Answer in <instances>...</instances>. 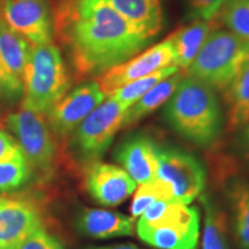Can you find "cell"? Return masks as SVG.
<instances>
[{"label": "cell", "instance_id": "44dd1931", "mask_svg": "<svg viewBox=\"0 0 249 249\" xmlns=\"http://www.w3.org/2000/svg\"><path fill=\"white\" fill-rule=\"evenodd\" d=\"M232 226L240 249H249V181L235 180L229 187Z\"/></svg>", "mask_w": 249, "mask_h": 249}, {"label": "cell", "instance_id": "8992f818", "mask_svg": "<svg viewBox=\"0 0 249 249\" xmlns=\"http://www.w3.org/2000/svg\"><path fill=\"white\" fill-rule=\"evenodd\" d=\"M128 108L107 97L81 123L71 135V145L86 163L98 160L110 148L114 136L123 128Z\"/></svg>", "mask_w": 249, "mask_h": 249}, {"label": "cell", "instance_id": "7402d4cb", "mask_svg": "<svg viewBox=\"0 0 249 249\" xmlns=\"http://www.w3.org/2000/svg\"><path fill=\"white\" fill-rule=\"evenodd\" d=\"M200 200L205 214L202 249H231L225 213L210 196L201 194Z\"/></svg>", "mask_w": 249, "mask_h": 249}, {"label": "cell", "instance_id": "4316f807", "mask_svg": "<svg viewBox=\"0 0 249 249\" xmlns=\"http://www.w3.org/2000/svg\"><path fill=\"white\" fill-rule=\"evenodd\" d=\"M187 15L192 21H213L226 0H186Z\"/></svg>", "mask_w": 249, "mask_h": 249}, {"label": "cell", "instance_id": "52a82bcc", "mask_svg": "<svg viewBox=\"0 0 249 249\" xmlns=\"http://www.w3.org/2000/svg\"><path fill=\"white\" fill-rule=\"evenodd\" d=\"M6 126L14 134L30 169L46 173L55 158V138L50 129L46 116L21 107L6 118Z\"/></svg>", "mask_w": 249, "mask_h": 249}, {"label": "cell", "instance_id": "9c48e42d", "mask_svg": "<svg viewBox=\"0 0 249 249\" xmlns=\"http://www.w3.org/2000/svg\"><path fill=\"white\" fill-rule=\"evenodd\" d=\"M177 66L172 34L160 43L134 55L123 64L112 67L96 81L107 98L117 89L164 68Z\"/></svg>", "mask_w": 249, "mask_h": 249}, {"label": "cell", "instance_id": "ac0fdd59", "mask_svg": "<svg viewBox=\"0 0 249 249\" xmlns=\"http://www.w3.org/2000/svg\"><path fill=\"white\" fill-rule=\"evenodd\" d=\"M213 21H193L189 26L180 28L172 34L173 45L177 55V67L180 71H187L194 61L210 31L213 29Z\"/></svg>", "mask_w": 249, "mask_h": 249}, {"label": "cell", "instance_id": "ba28073f", "mask_svg": "<svg viewBox=\"0 0 249 249\" xmlns=\"http://www.w3.org/2000/svg\"><path fill=\"white\" fill-rule=\"evenodd\" d=\"M157 178L171 186L177 201L189 204L205 187V170L194 155L176 147L157 144Z\"/></svg>", "mask_w": 249, "mask_h": 249}, {"label": "cell", "instance_id": "1f68e13d", "mask_svg": "<svg viewBox=\"0 0 249 249\" xmlns=\"http://www.w3.org/2000/svg\"><path fill=\"white\" fill-rule=\"evenodd\" d=\"M1 9H2V2H0V18H2L1 17Z\"/></svg>", "mask_w": 249, "mask_h": 249}, {"label": "cell", "instance_id": "d6a6232c", "mask_svg": "<svg viewBox=\"0 0 249 249\" xmlns=\"http://www.w3.org/2000/svg\"><path fill=\"white\" fill-rule=\"evenodd\" d=\"M0 2H4V0H0Z\"/></svg>", "mask_w": 249, "mask_h": 249}, {"label": "cell", "instance_id": "d4e9b609", "mask_svg": "<svg viewBox=\"0 0 249 249\" xmlns=\"http://www.w3.org/2000/svg\"><path fill=\"white\" fill-rule=\"evenodd\" d=\"M160 200H176L169 183L160 178H156L152 181L140 185L138 191L134 194L132 208H130L133 218L142 216L149 205Z\"/></svg>", "mask_w": 249, "mask_h": 249}, {"label": "cell", "instance_id": "6da1fadb", "mask_svg": "<svg viewBox=\"0 0 249 249\" xmlns=\"http://www.w3.org/2000/svg\"><path fill=\"white\" fill-rule=\"evenodd\" d=\"M52 13L54 36L76 80L97 79L152 42L107 0H60Z\"/></svg>", "mask_w": 249, "mask_h": 249}, {"label": "cell", "instance_id": "ffe728a7", "mask_svg": "<svg viewBox=\"0 0 249 249\" xmlns=\"http://www.w3.org/2000/svg\"><path fill=\"white\" fill-rule=\"evenodd\" d=\"M227 105V127L244 128L249 121V61L224 90Z\"/></svg>", "mask_w": 249, "mask_h": 249}, {"label": "cell", "instance_id": "5bb4252c", "mask_svg": "<svg viewBox=\"0 0 249 249\" xmlns=\"http://www.w3.org/2000/svg\"><path fill=\"white\" fill-rule=\"evenodd\" d=\"M114 158L140 185L157 178V144L147 135L139 133L124 139L117 145Z\"/></svg>", "mask_w": 249, "mask_h": 249}, {"label": "cell", "instance_id": "30bf717a", "mask_svg": "<svg viewBox=\"0 0 249 249\" xmlns=\"http://www.w3.org/2000/svg\"><path fill=\"white\" fill-rule=\"evenodd\" d=\"M1 17L9 29L31 46L52 43L53 13L49 0H4Z\"/></svg>", "mask_w": 249, "mask_h": 249}, {"label": "cell", "instance_id": "e0dca14e", "mask_svg": "<svg viewBox=\"0 0 249 249\" xmlns=\"http://www.w3.org/2000/svg\"><path fill=\"white\" fill-rule=\"evenodd\" d=\"M124 20L154 40L165 23L161 0H107Z\"/></svg>", "mask_w": 249, "mask_h": 249}, {"label": "cell", "instance_id": "5b68a950", "mask_svg": "<svg viewBox=\"0 0 249 249\" xmlns=\"http://www.w3.org/2000/svg\"><path fill=\"white\" fill-rule=\"evenodd\" d=\"M248 61L249 43L214 27L187 70V76L224 91Z\"/></svg>", "mask_w": 249, "mask_h": 249}, {"label": "cell", "instance_id": "8fae6325", "mask_svg": "<svg viewBox=\"0 0 249 249\" xmlns=\"http://www.w3.org/2000/svg\"><path fill=\"white\" fill-rule=\"evenodd\" d=\"M107 96L97 81L81 83L59 101L46 114L49 127L54 138L70 139L77 126L101 105Z\"/></svg>", "mask_w": 249, "mask_h": 249}, {"label": "cell", "instance_id": "4fadbf2b", "mask_svg": "<svg viewBox=\"0 0 249 249\" xmlns=\"http://www.w3.org/2000/svg\"><path fill=\"white\" fill-rule=\"evenodd\" d=\"M85 185L93 200L104 207H117L136 189V182L124 169L98 160L88 164Z\"/></svg>", "mask_w": 249, "mask_h": 249}, {"label": "cell", "instance_id": "603a6c76", "mask_svg": "<svg viewBox=\"0 0 249 249\" xmlns=\"http://www.w3.org/2000/svg\"><path fill=\"white\" fill-rule=\"evenodd\" d=\"M179 71L180 70L177 66H172L155 71V73L149 74L147 76L141 77V79H138L133 81V82H129L127 85L123 86L121 88L112 92L108 97L114 98L120 104H123L124 107L129 108L140 98L143 97L149 90H151L156 85H158L160 81L173 75V74L178 73Z\"/></svg>", "mask_w": 249, "mask_h": 249}, {"label": "cell", "instance_id": "83f0119b", "mask_svg": "<svg viewBox=\"0 0 249 249\" xmlns=\"http://www.w3.org/2000/svg\"><path fill=\"white\" fill-rule=\"evenodd\" d=\"M18 249H64L60 241L42 226L27 236Z\"/></svg>", "mask_w": 249, "mask_h": 249}, {"label": "cell", "instance_id": "f1b7e54d", "mask_svg": "<svg viewBox=\"0 0 249 249\" xmlns=\"http://www.w3.org/2000/svg\"><path fill=\"white\" fill-rule=\"evenodd\" d=\"M21 149L18 142L9 134L0 130V161H5L20 154Z\"/></svg>", "mask_w": 249, "mask_h": 249}, {"label": "cell", "instance_id": "4dcf8cb0", "mask_svg": "<svg viewBox=\"0 0 249 249\" xmlns=\"http://www.w3.org/2000/svg\"><path fill=\"white\" fill-rule=\"evenodd\" d=\"M91 249H140L139 247L134 245H113V246H107V247H97V248H91Z\"/></svg>", "mask_w": 249, "mask_h": 249}, {"label": "cell", "instance_id": "f546056e", "mask_svg": "<svg viewBox=\"0 0 249 249\" xmlns=\"http://www.w3.org/2000/svg\"><path fill=\"white\" fill-rule=\"evenodd\" d=\"M239 148L245 155L249 156V121L242 128V132L239 136Z\"/></svg>", "mask_w": 249, "mask_h": 249}, {"label": "cell", "instance_id": "7c38bea8", "mask_svg": "<svg viewBox=\"0 0 249 249\" xmlns=\"http://www.w3.org/2000/svg\"><path fill=\"white\" fill-rule=\"evenodd\" d=\"M31 45L0 18V102L14 105L23 95L24 71Z\"/></svg>", "mask_w": 249, "mask_h": 249}, {"label": "cell", "instance_id": "7a4b0ae2", "mask_svg": "<svg viewBox=\"0 0 249 249\" xmlns=\"http://www.w3.org/2000/svg\"><path fill=\"white\" fill-rule=\"evenodd\" d=\"M164 117L176 133L200 147H209L223 130V111L214 90L194 77H182L166 102Z\"/></svg>", "mask_w": 249, "mask_h": 249}, {"label": "cell", "instance_id": "cb8c5ba5", "mask_svg": "<svg viewBox=\"0 0 249 249\" xmlns=\"http://www.w3.org/2000/svg\"><path fill=\"white\" fill-rule=\"evenodd\" d=\"M216 18L227 30L249 43V0H226Z\"/></svg>", "mask_w": 249, "mask_h": 249}, {"label": "cell", "instance_id": "d6986e66", "mask_svg": "<svg viewBox=\"0 0 249 249\" xmlns=\"http://www.w3.org/2000/svg\"><path fill=\"white\" fill-rule=\"evenodd\" d=\"M183 75L181 71L173 74L163 81H160L158 85H156L154 88L145 93L143 97L139 99L135 104H133L126 114H124V128H129L138 124L140 120L145 118L152 112H155L161 105L166 104V102L171 98L176 89L181 82Z\"/></svg>", "mask_w": 249, "mask_h": 249}, {"label": "cell", "instance_id": "3957f363", "mask_svg": "<svg viewBox=\"0 0 249 249\" xmlns=\"http://www.w3.org/2000/svg\"><path fill=\"white\" fill-rule=\"evenodd\" d=\"M141 240L158 249H196L200 233L197 208L177 200L156 201L136 224Z\"/></svg>", "mask_w": 249, "mask_h": 249}, {"label": "cell", "instance_id": "2e32d148", "mask_svg": "<svg viewBox=\"0 0 249 249\" xmlns=\"http://www.w3.org/2000/svg\"><path fill=\"white\" fill-rule=\"evenodd\" d=\"M77 230L93 239L129 236L134 233V218L102 209H83L76 219Z\"/></svg>", "mask_w": 249, "mask_h": 249}, {"label": "cell", "instance_id": "277c9868", "mask_svg": "<svg viewBox=\"0 0 249 249\" xmlns=\"http://www.w3.org/2000/svg\"><path fill=\"white\" fill-rule=\"evenodd\" d=\"M71 86L60 49L53 42L31 46L23 79L22 107L46 116Z\"/></svg>", "mask_w": 249, "mask_h": 249}, {"label": "cell", "instance_id": "9a60e30c", "mask_svg": "<svg viewBox=\"0 0 249 249\" xmlns=\"http://www.w3.org/2000/svg\"><path fill=\"white\" fill-rule=\"evenodd\" d=\"M40 226L39 213L29 202L0 198V249H18Z\"/></svg>", "mask_w": 249, "mask_h": 249}, {"label": "cell", "instance_id": "484cf974", "mask_svg": "<svg viewBox=\"0 0 249 249\" xmlns=\"http://www.w3.org/2000/svg\"><path fill=\"white\" fill-rule=\"evenodd\" d=\"M31 169L22 152L11 160L0 161V193L13 192L27 182Z\"/></svg>", "mask_w": 249, "mask_h": 249}]
</instances>
